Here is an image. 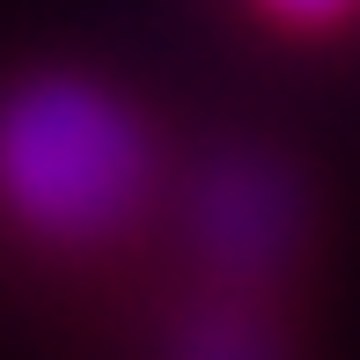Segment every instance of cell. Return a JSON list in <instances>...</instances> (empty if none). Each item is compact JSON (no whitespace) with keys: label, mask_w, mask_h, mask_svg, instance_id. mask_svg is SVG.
Here are the masks:
<instances>
[{"label":"cell","mask_w":360,"mask_h":360,"mask_svg":"<svg viewBox=\"0 0 360 360\" xmlns=\"http://www.w3.org/2000/svg\"><path fill=\"white\" fill-rule=\"evenodd\" d=\"M147 125L89 74H30L0 96V206L44 243H103L147 199Z\"/></svg>","instance_id":"obj_1"},{"label":"cell","mask_w":360,"mask_h":360,"mask_svg":"<svg viewBox=\"0 0 360 360\" xmlns=\"http://www.w3.org/2000/svg\"><path fill=\"white\" fill-rule=\"evenodd\" d=\"M191 221H199V250L221 272H265L294 243V191L265 162H221L206 169Z\"/></svg>","instance_id":"obj_2"},{"label":"cell","mask_w":360,"mask_h":360,"mask_svg":"<svg viewBox=\"0 0 360 360\" xmlns=\"http://www.w3.org/2000/svg\"><path fill=\"white\" fill-rule=\"evenodd\" d=\"M176 360H272V338L257 331L243 309H206V316L184 331Z\"/></svg>","instance_id":"obj_3"},{"label":"cell","mask_w":360,"mask_h":360,"mask_svg":"<svg viewBox=\"0 0 360 360\" xmlns=\"http://www.w3.org/2000/svg\"><path fill=\"white\" fill-rule=\"evenodd\" d=\"M257 8H265L272 22H294V30H323V22H338V15H353L360 0H257Z\"/></svg>","instance_id":"obj_4"}]
</instances>
